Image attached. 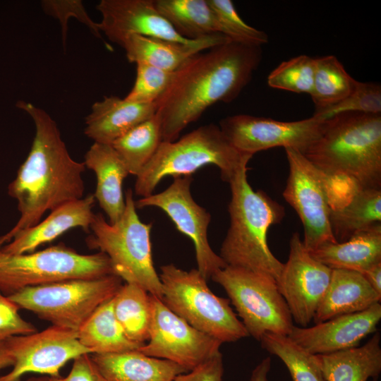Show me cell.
<instances>
[{"label":"cell","instance_id":"836d02e7","mask_svg":"<svg viewBox=\"0 0 381 381\" xmlns=\"http://www.w3.org/2000/svg\"><path fill=\"white\" fill-rule=\"evenodd\" d=\"M315 71V59L300 55L282 62L267 77L270 87L298 94L310 95Z\"/></svg>","mask_w":381,"mask_h":381},{"label":"cell","instance_id":"8d00e7d4","mask_svg":"<svg viewBox=\"0 0 381 381\" xmlns=\"http://www.w3.org/2000/svg\"><path fill=\"white\" fill-rule=\"evenodd\" d=\"M174 72L155 66L136 64V78L126 100L139 103H152L160 97L169 85Z\"/></svg>","mask_w":381,"mask_h":381},{"label":"cell","instance_id":"f6af8a7d","mask_svg":"<svg viewBox=\"0 0 381 381\" xmlns=\"http://www.w3.org/2000/svg\"><path fill=\"white\" fill-rule=\"evenodd\" d=\"M25 381H50V379L49 376L42 375L41 376L30 377Z\"/></svg>","mask_w":381,"mask_h":381},{"label":"cell","instance_id":"5bb4252c","mask_svg":"<svg viewBox=\"0 0 381 381\" xmlns=\"http://www.w3.org/2000/svg\"><path fill=\"white\" fill-rule=\"evenodd\" d=\"M192 176L174 178L164 191L135 201L136 208L156 207L163 210L177 229L193 242L197 269L207 280L226 267L222 258L212 249L207 237L210 214L199 205L190 193Z\"/></svg>","mask_w":381,"mask_h":381},{"label":"cell","instance_id":"f1b7e54d","mask_svg":"<svg viewBox=\"0 0 381 381\" xmlns=\"http://www.w3.org/2000/svg\"><path fill=\"white\" fill-rule=\"evenodd\" d=\"M155 8L182 37L193 40L220 33L207 0H153Z\"/></svg>","mask_w":381,"mask_h":381},{"label":"cell","instance_id":"5b68a950","mask_svg":"<svg viewBox=\"0 0 381 381\" xmlns=\"http://www.w3.org/2000/svg\"><path fill=\"white\" fill-rule=\"evenodd\" d=\"M252 157L236 149L219 126H200L175 141H162L136 176L134 191L141 198L149 196L164 177L192 176L208 164L217 167L222 180L229 182Z\"/></svg>","mask_w":381,"mask_h":381},{"label":"cell","instance_id":"d6a6232c","mask_svg":"<svg viewBox=\"0 0 381 381\" xmlns=\"http://www.w3.org/2000/svg\"><path fill=\"white\" fill-rule=\"evenodd\" d=\"M260 341L265 350L284 363L293 381H325L315 355L304 349L288 335L267 332Z\"/></svg>","mask_w":381,"mask_h":381},{"label":"cell","instance_id":"7bdbcfd3","mask_svg":"<svg viewBox=\"0 0 381 381\" xmlns=\"http://www.w3.org/2000/svg\"><path fill=\"white\" fill-rule=\"evenodd\" d=\"M271 368V358L262 359L253 370L249 381H268L267 376Z\"/></svg>","mask_w":381,"mask_h":381},{"label":"cell","instance_id":"d4e9b609","mask_svg":"<svg viewBox=\"0 0 381 381\" xmlns=\"http://www.w3.org/2000/svg\"><path fill=\"white\" fill-rule=\"evenodd\" d=\"M310 255L331 269L362 274L381 262V223L361 231L344 242H327L309 251Z\"/></svg>","mask_w":381,"mask_h":381},{"label":"cell","instance_id":"9a60e30c","mask_svg":"<svg viewBox=\"0 0 381 381\" xmlns=\"http://www.w3.org/2000/svg\"><path fill=\"white\" fill-rule=\"evenodd\" d=\"M13 356L12 369L0 381H19L27 373L60 376L61 369L71 360L91 354L82 345L77 332L52 325L41 331L5 340Z\"/></svg>","mask_w":381,"mask_h":381},{"label":"cell","instance_id":"60d3db41","mask_svg":"<svg viewBox=\"0 0 381 381\" xmlns=\"http://www.w3.org/2000/svg\"><path fill=\"white\" fill-rule=\"evenodd\" d=\"M224 364L221 352L195 368L177 375L173 381H222Z\"/></svg>","mask_w":381,"mask_h":381},{"label":"cell","instance_id":"d590c367","mask_svg":"<svg viewBox=\"0 0 381 381\" xmlns=\"http://www.w3.org/2000/svg\"><path fill=\"white\" fill-rule=\"evenodd\" d=\"M346 112L381 114V86L375 83L356 82L351 92L344 99L313 116L322 120Z\"/></svg>","mask_w":381,"mask_h":381},{"label":"cell","instance_id":"ba28073f","mask_svg":"<svg viewBox=\"0 0 381 381\" xmlns=\"http://www.w3.org/2000/svg\"><path fill=\"white\" fill-rule=\"evenodd\" d=\"M116 274L27 287L7 296L19 308L52 325L78 332L91 314L122 286Z\"/></svg>","mask_w":381,"mask_h":381},{"label":"cell","instance_id":"8992f818","mask_svg":"<svg viewBox=\"0 0 381 381\" xmlns=\"http://www.w3.org/2000/svg\"><path fill=\"white\" fill-rule=\"evenodd\" d=\"M125 202L123 214L114 224L107 222L101 213L95 214L87 245L107 255L114 274L126 283L135 284L161 299L162 283L152 255V224L140 221L131 189L126 190Z\"/></svg>","mask_w":381,"mask_h":381},{"label":"cell","instance_id":"44dd1931","mask_svg":"<svg viewBox=\"0 0 381 381\" xmlns=\"http://www.w3.org/2000/svg\"><path fill=\"white\" fill-rule=\"evenodd\" d=\"M156 113V102L139 103L116 96L95 102L85 117V134L94 143L111 145L116 139Z\"/></svg>","mask_w":381,"mask_h":381},{"label":"cell","instance_id":"7a4b0ae2","mask_svg":"<svg viewBox=\"0 0 381 381\" xmlns=\"http://www.w3.org/2000/svg\"><path fill=\"white\" fill-rule=\"evenodd\" d=\"M16 106L32 119L35 133L29 154L8 188L17 200L20 217L0 237V247L18 231L38 224L46 212L83 198L85 191V165L71 157L55 121L32 103L20 100Z\"/></svg>","mask_w":381,"mask_h":381},{"label":"cell","instance_id":"9c48e42d","mask_svg":"<svg viewBox=\"0 0 381 381\" xmlns=\"http://www.w3.org/2000/svg\"><path fill=\"white\" fill-rule=\"evenodd\" d=\"M109 274H114L111 262L101 252L81 254L64 244L23 254L0 250V291L6 296L27 287Z\"/></svg>","mask_w":381,"mask_h":381},{"label":"cell","instance_id":"ee69618b","mask_svg":"<svg viewBox=\"0 0 381 381\" xmlns=\"http://www.w3.org/2000/svg\"><path fill=\"white\" fill-rule=\"evenodd\" d=\"M13 364V356L6 344V341L0 342V370Z\"/></svg>","mask_w":381,"mask_h":381},{"label":"cell","instance_id":"ab89813d","mask_svg":"<svg viewBox=\"0 0 381 381\" xmlns=\"http://www.w3.org/2000/svg\"><path fill=\"white\" fill-rule=\"evenodd\" d=\"M49 379L50 381H110L100 373L90 354L75 358L66 376L49 377Z\"/></svg>","mask_w":381,"mask_h":381},{"label":"cell","instance_id":"ffe728a7","mask_svg":"<svg viewBox=\"0 0 381 381\" xmlns=\"http://www.w3.org/2000/svg\"><path fill=\"white\" fill-rule=\"evenodd\" d=\"M231 42L222 33H214L188 42L131 35L121 43L128 61L143 63L174 72L195 54Z\"/></svg>","mask_w":381,"mask_h":381},{"label":"cell","instance_id":"74e56055","mask_svg":"<svg viewBox=\"0 0 381 381\" xmlns=\"http://www.w3.org/2000/svg\"><path fill=\"white\" fill-rule=\"evenodd\" d=\"M41 5L45 13L59 21L64 49L67 38L68 21L71 17L76 18L79 22L86 25L95 37L102 39L98 23H95L90 17L81 1L44 0L41 2Z\"/></svg>","mask_w":381,"mask_h":381},{"label":"cell","instance_id":"e575fe53","mask_svg":"<svg viewBox=\"0 0 381 381\" xmlns=\"http://www.w3.org/2000/svg\"><path fill=\"white\" fill-rule=\"evenodd\" d=\"M214 11L219 32L231 42L253 47L267 43V35L244 22L231 0H207Z\"/></svg>","mask_w":381,"mask_h":381},{"label":"cell","instance_id":"ac0fdd59","mask_svg":"<svg viewBox=\"0 0 381 381\" xmlns=\"http://www.w3.org/2000/svg\"><path fill=\"white\" fill-rule=\"evenodd\" d=\"M381 305L354 313L336 316L312 327L294 326L289 337L313 353L325 354L358 346L362 339L377 331Z\"/></svg>","mask_w":381,"mask_h":381},{"label":"cell","instance_id":"484cf974","mask_svg":"<svg viewBox=\"0 0 381 381\" xmlns=\"http://www.w3.org/2000/svg\"><path fill=\"white\" fill-rule=\"evenodd\" d=\"M380 333L363 346L325 354L315 358L325 381H368L381 372Z\"/></svg>","mask_w":381,"mask_h":381},{"label":"cell","instance_id":"1f68e13d","mask_svg":"<svg viewBox=\"0 0 381 381\" xmlns=\"http://www.w3.org/2000/svg\"><path fill=\"white\" fill-rule=\"evenodd\" d=\"M356 80L334 55L315 58V71L310 96L318 113L346 97Z\"/></svg>","mask_w":381,"mask_h":381},{"label":"cell","instance_id":"d6986e66","mask_svg":"<svg viewBox=\"0 0 381 381\" xmlns=\"http://www.w3.org/2000/svg\"><path fill=\"white\" fill-rule=\"evenodd\" d=\"M95 200L94 195L89 194L55 208L42 222L18 231L0 250L9 254L32 253L71 229L80 227L90 231L95 216L92 208Z\"/></svg>","mask_w":381,"mask_h":381},{"label":"cell","instance_id":"b9f144b4","mask_svg":"<svg viewBox=\"0 0 381 381\" xmlns=\"http://www.w3.org/2000/svg\"><path fill=\"white\" fill-rule=\"evenodd\" d=\"M375 291L381 296V262L361 274Z\"/></svg>","mask_w":381,"mask_h":381},{"label":"cell","instance_id":"8fae6325","mask_svg":"<svg viewBox=\"0 0 381 381\" xmlns=\"http://www.w3.org/2000/svg\"><path fill=\"white\" fill-rule=\"evenodd\" d=\"M289 176L283 192L303 226V245L308 251L327 242H337L330 225L332 208L327 177L301 152L285 149Z\"/></svg>","mask_w":381,"mask_h":381},{"label":"cell","instance_id":"7402d4cb","mask_svg":"<svg viewBox=\"0 0 381 381\" xmlns=\"http://www.w3.org/2000/svg\"><path fill=\"white\" fill-rule=\"evenodd\" d=\"M84 159L85 167L96 175L95 198L114 224L125 210L123 183L129 172L111 145L94 143Z\"/></svg>","mask_w":381,"mask_h":381},{"label":"cell","instance_id":"e0dca14e","mask_svg":"<svg viewBox=\"0 0 381 381\" xmlns=\"http://www.w3.org/2000/svg\"><path fill=\"white\" fill-rule=\"evenodd\" d=\"M102 16L101 32L121 46L131 35L188 42L155 8L153 0H101L96 6Z\"/></svg>","mask_w":381,"mask_h":381},{"label":"cell","instance_id":"2e32d148","mask_svg":"<svg viewBox=\"0 0 381 381\" xmlns=\"http://www.w3.org/2000/svg\"><path fill=\"white\" fill-rule=\"evenodd\" d=\"M289 254L277 282L293 321L307 327L328 286L332 269L314 259L298 233L289 241Z\"/></svg>","mask_w":381,"mask_h":381},{"label":"cell","instance_id":"3957f363","mask_svg":"<svg viewBox=\"0 0 381 381\" xmlns=\"http://www.w3.org/2000/svg\"><path fill=\"white\" fill-rule=\"evenodd\" d=\"M303 155L329 179L381 189V114L346 112L325 120Z\"/></svg>","mask_w":381,"mask_h":381},{"label":"cell","instance_id":"30bf717a","mask_svg":"<svg viewBox=\"0 0 381 381\" xmlns=\"http://www.w3.org/2000/svg\"><path fill=\"white\" fill-rule=\"evenodd\" d=\"M211 279L225 290L249 336L260 341L267 332L289 335L294 321L273 278L226 266Z\"/></svg>","mask_w":381,"mask_h":381},{"label":"cell","instance_id":"f546056e","mask_svg":"<svg viewBox=\"0 0 381 381\" xmlns=\"http://www.w3.org/2000/svg\"><path fill=\"white\" fill-rule=\"evenodd\" d=\"M113 306L126 337L140 346L147 342L152 318L150 294L135 284L126 283L114 296Z\"/></svg>","mask_w":381,"mask_h":381},{"label":"cell","instance_id":"6da1fadb","mask_svg":"<svg viewBox=\"0 0 381 381\" xmlns=\"http://www.w3.org/2000/svg\"><path fill=\"white\" fill-rule=\"evenodd\" d=\"M262 59L260 47L233 42L199 52L174 72L156 101L162 141L177 140L210 106L234 100L250 81Z\"/></svg>","mask_w":381,"mask_h":381},{"label":"cell","instance_id":"bcb514c9","mask_svg":"<svg viewBox=\"0 0 381 381\" xmlns=\"http://www.w3.org/2000/svg\"><path fill=\"white\" fill-rule=\"evenodd\" d=\"M370 381H377L376 378H375L374 380H370Z\"/></svg>","mask_w":381,"mask_h":381},{"label":"cell","instance_id":"52a82bcc","mask_svg":"<svg viewBox=\"0 0 381 381\" xmlns=\"http://www.w3.org/2000/svg\"><path fill=\"white\" fill-rule=\"evenodd\" d=\"M159 277L162 302L194 328L222 343L249 336L229 299L215 295L198 269L186 271L169 264L160 267Z\"/></svg>","mask_w":381,"mask_h":381},{"label":"cell","instance_id":"4316f807","mask_svg":"<svg viewBox=\"0 0 381 381\" xmlns=\"http://www.w3.org/2000/svg\"><path fill=\"white\" fill-rule=\"evenodd\" d=\"M330 225L337 242L381 223V189L357 188L343 205L330 212Z\"/></svg>","mask_w":381,"mask_h":381},{"label":"cell","instance_id":"4fadbf2b","mask_svg":"<svg viewBox=\"0 0 381 381\" xmlns=\"http://www.w3.org/2000/svg\"><path fill=\"white\" fill-rule=\"evenodd\" d=\"M325 120L313 116L281 121L248 114L224 118L219 128L231 145L242 153L253 156L275 147L291 148L303 153L322 133Z\"/></svg>","mask_w":381,"mask_h":381},{"label":"cell","instance_id":"7c38bea8","mask_svg":"<svg viewBox=\"0 0 381 381\" xmlns=\"http://www.w3.org/2000/svg\"><path fill=\"white\" fill-rule=\"evenodd\" d=\"M149 339L138 350L190 371L220 352L222 342L198 330L152 294Z\"/></svg>","mask_w":381,"mask_h":381},{"label":"cell","instance_id":"83f0119b","mask_svg":"<svg viewBox=\"0 0 381 381\" xmlns=\"http://www.w3.org/2000/svg\"><path fill=\"white\" fill-rule=\"evenodd\" d=\"M113 298L99 306L77 332L80 343L91 354L119 353L141 346L125 334L114 314Z\"/></svg>","mask_w":381,"mask_h":381},{"label":"cell","instance_id":"603a6c76","mask_svg":"<svg viewBox=\"0 0 381 381\" xmlns=\"http://www.w3.org/2000/svg\"><path fill=\"white\" fill-rule=\"evenodd\" d=\"M381 296L359 272L332 269L328 286L313 321L318 324L336 316L365 310L380 303Z\"/></svg>","mask_w":381,"mask_h":381},{"label":"cell","instance_id":"277c9868","mask_svg":"<svg viewBox=\"0 0 381 381\" xmlns=\"http://www.w3.org/2000/svg\"><path fill=\"white\" fill-rule=\"evenodd\" d=\"M247 164L237 169L228 182L230 225L219 256L226 266L264 274L277 282L284 263L272 254L267 236L269 228L283 219L284 209L264 191L252 188Z\"/></svg>","mask_w":381,"mask_h":381},{"label":"cell","instance_id":"f35d334b","mask_svg":"<svg viewBox=\"0 0 381 381\" xmlns=\"http://www.w3.org/2000/svg\"><path fill=\"white\" fill-rule=\"evenodd\" d=\"M20 308L0 291V342L18 335L37 332L34 325L23 319Z\"/></svg>","mask_w":381,"mask_h":381},{"label":"cell","instance_id":"cb8c5ba5","mask_svg":"<svg viewBox=\"0 0 381 381\" xmlns=\"http://www.w3.org/2000/svg\"><path fill=\"white\" fill-rule=\"evenodd\" d=\"M100 373L110 381H173L188 372L174 362L137 350L90 354Z\"/></svg>","mask_w":381,"mask_h":381},{"label":"cell","instance_id":"4dcf8cb0","mask_svg":"<svg viewBox=\"0 0 381 381\" xmlns=\"http://www.w3.org/2000/svg\"><path fill=\"white\" fill-rule=\"evenodd\" d=\"M162 142L161 124L155 114L127 131L111 145L129 174L136 176L152 159Z\"/></svg>","mask_w":381,"mask_h":381}]
</instances>
